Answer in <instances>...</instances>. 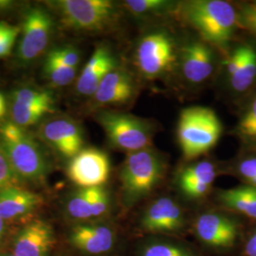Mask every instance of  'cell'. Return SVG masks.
<instances>
[{
	"instance_id": "obj_36",
	"label": "cell",
	"mask_w": 256,
	"mask_h": 256,
	"mask_svg": "<svg viewBox=\"0 0 256 256\" xmlns=\"http://www.w3.org/2000/svg\"><path fill=\"white\" fill-rule=\"evenodd\" d=\"M4 232H5V223H4V220L0 218V240L4 236Z\"/></svg>"
},
{
	"instance_id": "obj_6",
	"label": "cell",
	"mask_w": 256,
	"mask_h": 256,
	"mask_svg": "<svg viewBox=\"0 0 256 256\" xmlns=\"http://www.w3.org/2000/svg\"><path fill=\"white\" fill-rule=\"evenodd\" d=\"M97 120L110 142L117 148L132 153L151 144V132L142 120L115 112H102Z\"/></svg>"
},
{
	"instance_id": "obj_29",
	"label": "cell",
	"mask_w": 256,
	"mask_h": 256,
	"mask_svg": "<svg viewBox=\"0 0 256 256\" xmlns=\"http://www.w3.org/2000/svg\"><path fill=\"white\" fill-rule=\"evenodd\" d=\"M20 36V28L0 21V59L9 56Z\"/></svg>"
},
{
	"instance_id": "obj_20",
	"label": "cell",
	"mask_w": 256,
	"mask_h": 256,
	"mask_svg": "<svg viewBox=\"0 0 256 256\" xmlns=\"http://www.w3.org/2000/svg\"><path fill=\"white\" fill-rule=\"evenodd\" d=\"M43 198L36 192L19 188L16 185L0 190V218L12 220L36 210Z\"/></svg>"
},
{
	"instance_id": "obj_30",
	"label": "cell",
	"mask_w": 256,
	"mask_h": 256,
	"mask_svg": "<svg viewBox=\"0 0 256 256\" xmlns=\"http://www.w3.org/2000/svg\"><path fill=\"white\" fill-rule=\"evenodd\" d=\"M46 59L58 64L77 68L80 63V54L74 46H58L48 52Z\"/></svg>"
},
{
	"instance_id": "obj_9",
	"label": "cell",
	"mask_w": 256,
	"mask_h": 256,
	"mask_svg": "<svg viewBox=\"0 0 256 256\" xmlns=\"http://www.w3.org/2000/svg\"><path fill=\"white\" fill-rule=\"evenodd\" d=\"M174 44L169 34L158 32L144 37L137 48V64L140 70L149 78L168 72L176 61Z\"/></svg>"
},
{
	"instance_id": "obj_34",
	"label": "cell",
	"mask_w": 256,
	"mask_h": 256,
	"mask_svg": "<svg viewBox=\"0 0 256 256\" xmlns=\"http://www.w3.org/2000/svg\"><path fill=\"white\" fill-rule=\"evenodd\" d=\"M16 5V3L12 0H0V14L8 12Z\"/></svg>"
},
{
	"instance_id": "obj_31",
	"label": "cell",
	"mask_w": 256,
	"mask_h": 256,
	"mask_svg": "<svg viewBox=\"0 0 256 256\" xmlns=\"http://www.w3.org/2000/svg\"><path fill=\"white\" fill-rule=\"evenodd\" d=\"M18 176L14 173L9 158L0 146V190L16 186L18 182Z\"/></svg>"
},
{
	"instance_id": "obj_25",
	"label": "cell",
	"mask_w": 256,
	"mask_h": 256,
	"mask_svg": "<svg viewBox=\"0 0 256 256\" xmlns=\"http://www.w3.org/2000/svg\"><path fill=\"white\" fill-rule=\"evenodd\" d=\"M97 187L81 188L74 194L68 202V214L77 220L94 218V198Z\"/></svg>"
},
{
	"instance_id": "obj_27",
	"label": "cell",
	"mask_w": 256,
	"mask_h": 256,
	"mask_svg": "<svg viewBox=\"0 0 256 256\" xmlns=\"http://www.w3.org/2000/svg\"><path fill=\"white\" fill-rule=\"evenodd\" d=\"M124 5L131 14L138 16L160 14L172 6L171 2L164 0H128Z\"/></svg>"
},
{
	"instance_id": "obj_11",
	"label": "cell",
	"mask_w": 256,
	"mask_h": 256,
	"mask_svg": "<svg viewBox=\"0 0 256 256\" xmlns=\"http://www.w3.org/2000/svg\"><path fill=\"white\" fill-rule=\"evenodd\" d=\"M185 227L186 218L182 208L168 196L150 203L140 220V228L151 234L172 236L182 232Z\"/></svg>"
},
{
	"instance_id": "obj_18",
	"label": "cell",
	"mask_w": 256,
	"mask_h": 256,
	"mask_svg": "<svg viewBox=\"0 0 256 256\" xmlns=\"http://www.w3.org/2000/svg\"><path fill=\"white\" fill-rule=\"evenodd\" d=\"M133 94L134 84L129 74L115 68L102 81L93 97L100 106H115L129 101Z\"/></svg>"
},
{
	"instance_id": "obj_17",
	"label": "cell",
	"mask_w": 256,
	"mask_h": 256,
	"mask_svg": "<svg viewBox=\"0 0 256 256\" xmlns=\"http://www.w3.org/2000/svg\"><path fill=\"white\" fill-rule=\"evenodd\" d=\"M115 68V59L110 50L98 46L78 78L77 92L84 96H93L104 77Z\"/></svg>"
},
{
	"instance_id": "obj_3",
	"label": "cell",
	"mask_w": 256,
	"mask_h": 256,
	"mask_svg": "<svg viewBox=\"0 0 256 256\" xmlns=\"http://www.w3.org/2000/svg\"><path fill=\"white\" fill-rule=\"evenodd\" d=\"M164 172V162L151 149L129 153L120 176L126 205L132 207L146 198L160 182Z\"/></svg>"
},
{
	"instance_id": "obj_24",
	"label": "cell",
	"mask_w": 256,
	"mask_h": 256,
	"mask_svg": "<svg viewBox=\"0 0 256 256\" xmlns=\"http://www.w3.org/2000/svg\"><path fill=\"white\" fill-rule=\"evenodd\" d=\"M236 134L246 146L256 148V92L252 94L242 110Z\"/></svg>"
},
{
	"instance_id": "obj_38",
	"label": "cell",
	"mask_w": 256,
	"mask_h": 256,
	"mask_svg": "<svg viewBox=\"0 0 256 256\" xmlns=\"http://www.w3.org/2000/svg\"><path fill=\"white\" fill-rule=\"evenodd\" d=\"M250 4L252 6H254V8H256V1H252V2H250Z\"/></svg>"
},
{
	"instance_id": "obj_26",
	"label": "cell",
	"mask_w": 256,
	"mask_h": 256,
	"mask_svg": "<svg viewBox=\"0 0 256 256\" xmlns=\"http://www.w3.org/2000/svg\"><path fill=\"white\" fill-rule=\"evenodd\" d=\"M43 72L46 79L54 86H64L74 81L77 68H70L45 59Z\"/></svg>"
},
{
	"instance_id": "obj_16",
	"label": "cell",
	"mask_w": 256,
	"mask_h": 256,
	"mask_svg": "<svg viewBox=\"0 0 256 256\" xmlns=\"http://www.w3.org/2000/svg\"><path fill=\"white\" fill-rule=\"evenodd\" d=\"M216 176V165L202 160L182 169L176 178V185L187 198L198 200L209 192Z\"/></svg>"
},
{
	"instance_id": "obj_10",
	"label": "cell",
	"mask_w": 256,
	"mask_h": 256,
	"mask_svg": "<svg viewBox=\"0 0 256 256\" xmlns=\"http://www.w3.org/2000/svg\"><path fill=\"white\" fill-rule=\"evenodd\" d=\"M54 94L45 90L23 86L12 95V122L20 128L36 124L48 114L54 113Z\"/></svg>"
},
{
	"instance_id": "obj_14",
	"label": "cell",
	"mask_w": 256,
	"mask_h": 256,
	"mask_svg": "<svg viewBox=\"0 0 256 256\" xmlns=\"http://www.w3.org/2000/svg\"><path fill=\"white\" fill-rule=\"evenodd\" d=\"M116 232L106 224H82L72 228L70 242L76 250L92 256L106 254L116 243Z\"/></svg>"
},
{
	"instance_id": "obj_21",
	"label": "cell",
	"mask_w": 256,
	"mask_h": 256,
	"mask_svg": "<svg viewBox=\"0 0 256 256\" xmlns=\"http://www.w3.org/2000/svg\"><path fill=\"white\" fill-rule=\"evenodd\" d=\"M220 204L226 209L256 220V188L246 184L222 190L218 194Z\"/></svg>"
},
{
	"instance_id": "obj_22",
	"label": "cell",
	"mask_w": 256,
	"mask_h": 256,
	"mask_svg": "<svg viewBox=\"0 0 256 256\" xmlns=\"http://www.w3.org/2000/svg\"><path fill=\"white\" fill-rule=\"evenodd\" d=\"M230 90L238 95L246 94L256 84V48L244 44V54L240 64L229 78Z\"/></svg>"
},
{
	"instance_id": "obj_15",
	"label": "cell",
	"mask_w": 256,
	"mask_h": 256,
	"mask_svg": "<svg viewBox=\"0 0 256 256\" xmlns=\"http://www.w3.org/2000/svg\"><path fill=\"white\" fill-rule=\"evenodd\" d=\"M52 227L36 220L28 224L18 232L14 241V254L16 256H48L54 245Z\"/></svg>"
},
{
	"instance_id": "obj_4",
	"label": "cell",
	"mask_w": 256,
	"mask_h": 256,
	"mask_svg": "<svg viewBox=\"0 0 256 256\" xmlns=\"http://www.w3.org/2000/svg\"><path fill=\"white\" fill-rule=\"evenodd\" d=\"M221 134L222 124L214 110L192 106L182 111L178 124V140L186 158H196L210 151Z\"/></svg>"
},
{
	"instance_id": "obj_2",
	"label": "cell",
	"mask_w": 256,
	"mask_h": 256,
	"mask_svg": "<svg viewBox=\"0 0 256 256\" xmlns=\"http://www.w3.org/2000/svg\"><path fill=\"white\" fill-rule=\"evenodd\" d=\"M0 146L19 180H39L46 176L48 164L41 147L25 128L12 122L0 126Z\"/></svg>"
},
{
	"instance_id": "obj_13",
	"label": "cell",
	"mask_w": 256,
	"mask_h": 256,
	"mask_svg": "<svg viewBox=\"0 0 256 256\" xmlns=\"http://www.w3.org/2000/svg\"><path fill=\"white\" fill-rule=\"evenodd\" d=\"M40 136L59 155L74 158L82 150L84 136L80 126L70 118H55L44 122Z\"/></svg>"
},
{
	"instance_id": "obj_32",
	"label": "cell",
	"mask_w": 256,
	"mask_h": 256,
	"mask_svg": "<svg viewBox=\"0 0 256 256\" xmlns=\"http://www.w3.org/2000/svg\"><path fill=\"white\" fill-rule=\"evenodd\" d=\"M238 14V23L256 36V8L250 3H245Z\"/></svg>"
},
{
	"instance_id": "obj_7",
	"label": "cell",
	"mask_w": 256,
	"mask_h": 256,
	"mask_svg": "<svg viewBox=\"0 0 256 256\" xmlns=\"http://www.w3.org/2000/svg\"><path fill=\"white\" fill-rule=\"evenodd\" d=\"M194 232L204 246L228 252L238 245L242 229L238 220L220 212H205L194 222Z\"/></svg>"
},
{
	"instance_id": "obj_23",
	"label": "cell",
	"mask_w": 256,
	"mask_h": 256,
	"mask_svg": "<svg viewBox=\"0 0 256 256\" xmlns=\"http://www.w3.org/2000/svg\"><path fill=\"white\" fill-rule=\"evenodd\" d=\"M137 256H200V254L180 242L153 239L140 248Z\"/></svg>"
},
{
	"instance_id": "obj_19",
	"label": "cell",
	"mask_w": 256,
	"mask_h": 256,
	"mask_svg": "<svg viewBox=\"0 0 256 256\" xmlns=\"http://www.w3.org/2000/svg\"><path fill=\"white\" fill-rule=\"evenodd\" d=\"M182 70L187 81L200 84L206 81L214 72L212 50L203 43H192L183 48Z\"/></svg>"
},
{
	"instance_id": "obj_8",
	"label": "cell",
	"mask_w": 256,
	"mask_h": 256,
	"mask_svg": "<svg viewBox=\"0 0 256 256\" xmlns=\"http://www.w3.org/2000/svg\"><path fill=\"white\" fill-rule=\"evenodd\" d=\"M21 27L18 59L30 63L45 52L52 34L54 18L44 8L32 7L26 10Z\"/></svg>"
},
{
	"instance_id": "obj_28",
	"label": "cell",
	"mask_w": 256,
	"mask_h": 256,
	"mask_svg": "<svg viewBox=\"0 0 256 256\" xmlns=\"http://www.w3.org/2000/svg\"><path fill=\"white\" fill-rule=\"evenodd\" d=\"M232 171L244 184L256 188V154L250 153L240 156L234 164Z\"/></svg>"
},
{
	"instance_id": "obj_1",
	"label": "cell",
	"mask_w": 256,
	"mask_h": 256,
	"mask_svg": "<svg viewBox=\"0 0 256 256\" xmlns=\"http://www.w3.org/2000/svg\"><path fill=\"white\" fill-rule=\"evenodd\" d=\"M185 20L212 45L226 48L232 41L238 24L234 6L222 0H196L185 3Z\"/></svg>"
},
{
	"instance_id": "obj_35",
	"label": "cell",
	"mask_w": 256,
	"mask_h": 256,
	"mask_svg": "<svg viewBox=\"0 0 256 256\" xmlns=\"http://www.w3.org/2000/svg\"><path fill=\"white\" fill-rule=\"evenodd\" d=\"M7 111V106H6V101L4 96L0 93V118L4 117Z\"/></svg>"
},
{
	"instance_id": "obj_37",
	"label": "cell",
	"mask_w": 256,
	"mask_h": 256,
	"mask_svg": "<svg viewBox=\"0 0 256 256\" xmlns=\"http://www.w3.org/2000/svg\"><path fill=\"white\" fill-rule=\"evenodd\" d=\"M0 256H14V254H0Z\"/></svg>"
},
{
	"instance_id": "obj_12",
	"label": "cell",
	"mask_w": 256,
	"mask_h": 256,
	"mask_svg": "<svg viewBox=\"0 0 256 256\" xmlns=\"http://www.w3.org/2000/svg\"><path fill=\"white\" fill-rule=\"evenodd\" d=\"M108 156L96 148H86L72 158L68 174L81 188L100 187L110 176Z\"/></svg>"
},
{
	"instance_id": "obj_33",
	"label": "cell",
	"mask_w": 256,
	"mask_h": 256,
	"mask_svg": "<svg viewBox=\"0 0 256 256\" xmlns=\"http://www.w3.org/2000/svg\"><path fill=\"white\" fill-rule=\"evenodd\" d=\"M242 256H256V227L248 234L244 240Z\"/></svg>"
},
{
	"instance_id": "obj_5",
	"label": "cell",
	"mask_w": 256,
	"mask_h": 256,
	"mask_svg": "<svg viewBox=\"0 0 256 256\" xmlns=\"http://www.w3.org/2000/svg\"><path fill=\"white\" fill-rule=\"evenodd\" d=\"M62 23L79 32H102L118 18V10L110 0H58L50 2Z\"/></svg>"
}]
</instances>
